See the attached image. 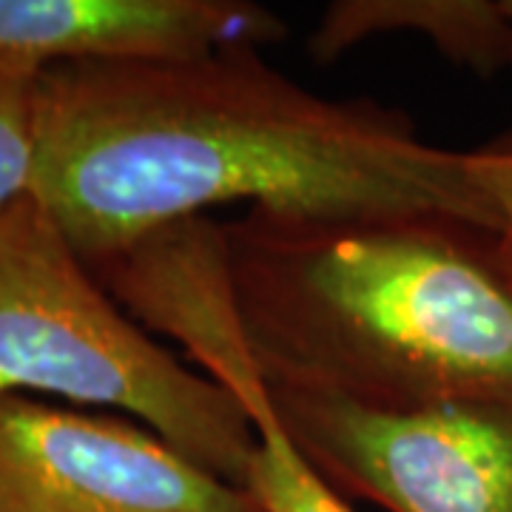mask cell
Returning a JSON list of instances; mask_svg holds the SVG:
<instances>
[{
	"label": "cell",
	"mask_w": 512,
	"mask_h": 512,
	"mask_svg": "<svg viewBox=\"0 0 512 512\" xmlns=\"http://www.w3.org/2000/svg\"><path fill=\"white\" fill-rule=\"evenodd\" d=\"M37 163V74L0 69V217L32 194Z\"/></svg>",
	"instance_id": "cell-8"
},
{
	"label": "cell",
	"mask_w": 512,
	"mask_h": 512,
	"mask_svg": "<svg viewBox=\"0 0 512 512\" xmlns=\"http://www.w3.org/2000/svg\"><path fill=\"white\" fill-rule=\"evenodd\" d=\"M26 393L117 407L248 484L256 441L239 404L111 299L32 194L0 217V399Z\"/></svg>",
	"instance_id": "cell-3"
},
{
	"label": "cell",
	"mask_w": 512,
	"mask_h": 512,
	"mask_svg": "<svg viewBox=\"0 0 512 512\" xmlns=\"http://www.w3.org/2000/svg\"><path fill=\"white\" fill-rule=\"evenodd\" d=\"M470 157H473L478 185L490 197L501 222L498 237L504 239V245L512 254V134L495 140L490 146L473 148Z\"/></svg>",
	"instance_id": "cell-9"
},
{
	"label": "cell",
	"mask_w": 512,
	"mask_h": 512,
	"mask_svg": "<svg viewBox=\"0 0 512 512\" xmlns=\"http://www.w3.org/2000/svg\"><path fill=\"white\" fill-rule=\"evenodd\" d=\"M379 35H419L484 77L510 69L512 35L501 0H339L322 12L308 55L330 63Z\"/></svg>",
	"instance_id": "cell-7"
},
{
	"label": "cell",
	"mask_w": 512,
	"mask_h": 512,
	"mask_svg": "<svg viewBox=\"0 0 512 512\" xmlns=\"http://www.w3.org/2000/svg\"><path fill=\"white\" fill-rule=\"evenodd\" d=\"M288 26L245 0H0V69L168 63L279 43Z\"/></svg>",
	"instance_id": "cell-6"
},
{
	"label": "cell",
	"mask_w": 512,
	"mask_h": 512,
	"mask_svg": "<svg viewBox=\"0 0 512 512\" xmlns=\"http://www.w3.org/2000/svg\"><path fill=\"white\" fill-rule=\"evenodd\" d=\"M501 3H504L507 20H510V35H512V0H501ZM510 69H512V43H510Z\"/></svg>",
	"instance_id": "cell-10"
},
{
	"label": "cell",
	"mask_w": 512,
	"mask_h": 512,
	"mask_svg": "<svg viewBox=\"0 0 512 512\" xmlns=\"http://www.w3.org/2000/svg\"><path fill=\"white\" fill-rule=\"evenodd\" d=\"M0 512H262L254 495L202 470L157 433L0 399Z\"/></svg>",
	"instance_id": "cell-5"
},
{
	"label": "cell",
	"mask_w": 512,
	"mask_h": 512,
	"mask_svg": "<svg viewBox=\"0 0 512 512\" xmlns=\"http://www.w3.org/2000/svg\"><path fill=\"white\" fill-rule=\"evenodd\" d=\"M265 384L285 433L342 498L387 512H512L507 407H373L308 384Z\"/></svg>",
	"instance_id": "cell-4"
},
{
	"label": "cell",
	"mask_w": 512,
	"mask_h": 512,
	"mask_svg": "<svg viewBox=\"0 0 512 512\" xmlns=\"http://www.w3.org/2000/svg\"><path fill=\"white\" fill-rule=\"evenodd\" d=\"M239 322L268 382L373 407L512 410V254L447 217L220 222Z\"/></svg>",
	"instance_id": "cell-2"
},
{
	"label": "cell",
	"mask_w": 512,
	"mask_h": 512,
	"mask_svg": "<svg viewBox=\"0 0 512 512\" xmlns=\"http://www.w3.org/2000/svg\"><path fill=\"white\" fill-rule=\"evenodd\" d=\"M32 197L89 271L228 202L288 220L501 231L470 151L424 143L373 100L308 92L256 49L40 72Z\"/></svg>",
	"instance_id": "cell-1"
}]
</instances>
